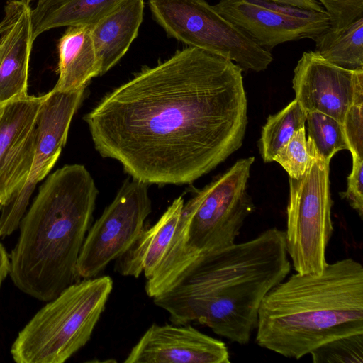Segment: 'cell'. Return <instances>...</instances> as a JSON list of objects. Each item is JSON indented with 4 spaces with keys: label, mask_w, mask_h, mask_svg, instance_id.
I'll use <instances>...</instances> for the list:
<instances>
[{
    "label": "cell",
    "mask_w": 363,
    "mask_h": 363,
    "mask_svg": "<svg viewBox=\"0 0 363 363\" xmlns=\"http://www.w3.org/2000/svg\"><path fill=\"white\" fill-rule=\"evenodd\" d=\"M10 267V256L4 245L0 242V287L9 274Z\"/></svg>",
    "instance_id": "obj_29"
},
{
    "label": "cell",
    "mask_w": 363,
    "mask_h": 363,
    "mask_svg": "<svg viewBox=\"0 0 363 363\" xmlns=\"http://www.w3.org/2000/svg\"><path fill=\"white\" fill-rule=\"evenodd\" d=\"M23 1H25L26 2L29 4V2L31 1L32 0H23Z\"/></svg>",
    "instance_id": "obj_30"
},
{
    "label": "cell",
    "mask_w": 363,
    "mask_h": 363,
    "mask_svg": "<svg viewBox=\"0 0 363 363\" xmlns=\"http://www.w3.org/2000/svg\"><path fill=\"white\" fill-rule=\"evenodd\" d=\"M342 127L352 156L363 158V104H352L349 107Z\"/></svg>",
    "instance_id": "obj_26"
},
{
    "label": "cell",
    "mask_w": 363,
    "mask_h": 363,
    "mask_svg": "<svg viewBox=\"0 0 363 363\" xmlns=\"http://www.w3.org/2000/svg\"><path fill=\"white\" fill-rule=\"evenodd\" d=\"M295 99L306 111H318L342 124L352 104L363 70L352 71L329 62L316 51L304 52L294 71Z\"/></svg>",
    "instance_id": "obj_13"
},
{
    "label": "cell",
    "mask_w": 363,
    "mask_h": 363,
    "mask_svg": "<svg viewBox=\"0 0 363 363\" xmlns=\"http://www.w3.org/2000/svg\"><path fill=\"white\" fill-rule=\"evenodd\" d=\"M213 7L268 50L288 41L314 40L330 26L327 13L269 0H220Z\"/></svg>",
    "instance_id": "obj_11"
},
{
    "label": "cell",
    "mask_w": 363,
    "mask_h": 363,
    "mask_svg": "<svg viewBox=\"0 0 363 363\" xmlns=\"http://www.w3.org/2000/svg\"><path fill=\"white\" fill-rule=\"evenodd\" d=\"M313 363H362L363 333L341 337L313 350Z\"/></svg>",
    "instance_id": "obj_23"
},
{
    "label": "cell",
    "mask_w": 363,
    "mask_h": 363,
    "mask_svg": "<svg viewBox=\"0 0 363 363\" xmlns=\"http://www.w3.org/2000/svg\"><path fill=\"white\" fill-rule=\"evenodd\" d=\"M144 0H125L90 26L102 75L124 56L138 35L143 22Z\"/></svg>",
    "instance_id": "obj_17"
},
{
    "label": "cell",
    "mask_w": 363,
    "mask_h": 363,
    "mask_svg": "<svg viewBox=\"0 0 363 363\" xmlns=\"http://www.w3.org/2000/svg\"><path fill=\"white\" fill-rule=\"evenodd\" d=\"M363 158L352 156V169L347 177L346 191L341 196L346 199L361 220L363 218Z\"/></svg>",
    "instance_id": "obj_27"
},
{
    "label": "cell",
    "mask_w": 363,
    "mask_h": 363,
    "mask_svg": "<svg viewBox=\"0 0 363 363\" xmlns=\"http://www.w3.org/2000/svg\"><path fill=\"white\" fill-rule=\"evenodd\" d=\"M221 340L189 324L153 323L132 347L125 363H229Z\"/></svg>",
    "instance_id": "obj_14"
},
{
    "label": "cell",
    "mask_w": 363,
    "mask_h": 363,
    "mask_svg": "<svg viewBox=\"0 0 363 363\" xmlns=\"http://www.w3.org/2000/svg\"><path fill=\"white\" fill-rule=\"evenodd\" d=\"M59 74L52 90L74 91L85 88L100 75L101 65L91 38L90 26H68L57 44Z\"/></svg>",
    "instance_id": "obj_18"
},
{
    "label": "cell",
    "mask_w": 363,
    "mask_h": 363,
    "mask_svg": "<svg viewBox=\"0 0 363 363\" xmlns=\"http://www.w3.org/2000/svg\"><path fill=\"white\" fill-rule=\"evenodd\" d=\"M97 194L84 165L67 164L47 177L20 222L9 255V276L21 291L48 302L80 280L77 264Z\"/></svg>",
    "instance_id": "obj_3"
},
{
    "label": "cell",
    "mask_w": 363,
    "mask_h": 363,
    "mask_svg": "<svg viewBox=\"0 0 363 363\" xmlns=\"http://www.w3.org/2000/svg\"><path fill=\"white\" fill-rule=\"evenodd\" d=\"M279 4L303 9L326 13L323 6L316 0H269Z\"/></svg>",
    "instance_id": "obj_28"
},
{
    "label": "cell",
    "mask_w": 363,
    "mask_h": 363,
    "mask_svg": "<svg viewBox=\"0 0 363 363\" xmlns=\"http://www.w3.org/2000/svg\"><path fill=\"white\" fill-rule=\"evenodd\" d=\"M307 147L308 152L329 162L338 151L348 150L342 124L318 111L307 112Z\"/></svg>",
    "instance_id": "obj_22"
},
{
    "label": "cell",
    "mask_w": 363,
    "mask_h": 363,
    "mask_svg": "<svg viewBox=\"0 0 363 363\" xmlns=\"http://www.w3.org/2000/svg\"><path fill=\"white\" fill-rule=\"evenodd\" d=\"M184 201L176 199L159 220L143 228L130 248L115 260L114 271L125 277L150 278L164 257L177 229Z\"/></svg>",
    "instance_id": "obj_16"
},
{
    "label": "cell",
    "mask_w": 363,
    "mask_h": 363,
    "mask_svg": "<svg viewBox=\"0 0 363 363\" xmlns=\"http://www.w3.org/2000/svg\"><path fill=\"white\" fill-rule=\"evenodd\" d=\"M84 88L46 94L38 119V138L33 162L21 191L1 209L0 238L11 235L18 227L37 184L50 172L65 145L71 121L79 108Z\"/></svg>",
    "instance_id": "obj_10"
},
{
    "label": "cell",
    "mask_w": 363,
    "mask_h": 363,
    "mask_svg": "<svg viewBox=\"0 0 363 363\" xmlns=\"http://www.w3.org/2000/svg\"><path fill=\"white\" fill-rule=\"evenodd\" d=\"M306 138V128L298 130L281 147L273 161L278 162L287 172L290 178H298L305 172L309 163Z\"/></svg>",
    "instance_id": "obj_24"
},
{
    "label": "cell",
    "mask_w": 363,
    "mask_h": 363,
    "mask_svg": "<svg viewBox=\"0 0 363 363\" xmlns=\"http://www.w3.org/2000/svg\"><path fill=\"white\" fill-rule=\"evenodd\" d=\"M151 211L147 184L126 179L86 234L77 264L80 279L97 277L124 254L145 228Z\"/></svg>",
    "instance_id": "obj_9"
},
{
    "label": "cell",
    "mask_w": 363,
    "mask_h": 363,
    "mask_svg": "<svg viewBox=\"0 0 363 363\" xmlns=\"http://www.w3.org/2000/svg\"><path fill=\"white\" fill-rule=\"evenodd\" d=\"M104 275L77 281L41 308L11 347L17 363H63L90 340L113 289Z\"/></svg>",
    "instance_id": "obj_6"
},
{
    "label": "cell",
    "mask_w": 363,
    "mask_h": 363,
    "mask_svg": "<svg viewBox=\"0 0 363 363\" xmlns=\"http://www.w3.org/2000/svg\"><path fill=\"white\" fill-rule=\"evenodd\" d=\"M300 177H289L285 241L294 270L320 273L328 264L325 252L334 231L331 219L330 163L309 153Z\"/></svg>",
    "instance_id": "obj_8"
},
{
    "label": "cell",
    "mask_w": 363,
    "mask_h": 363,
    "mask_svg": "<svg viewBox=\"0 0 363 363\" xmlns=\"http://www.w3.org/2000/svg\"><path fill=\"white\" fill-rule=\"evenodd\" d=\"M307 112L296 99L276 114L269 116L262 128L259 150L265 162L274 156L298 130L305 128Z\"/></svg>",
    "instance_id": "obj_21"
},
{
    "label": "cell",
    "mask_w": 363,
    "mask_h": 363,
    "mask_svg": "<svg viewBox=\"0 0 363 363\" xmlns=\"http://www.w3.org/2000/svg\"><path fill=\"white\" fill-rule=\"evenodd\" d=\"M242 69L196 48L142 69L84 116L96 150L148 184L191 183L242 145Z\"/></svg>",
    "instance_id": "obj_1"
},
{
    "label": "cell",
    "mask_w": 363,
    "mask_h": 363,
    "mask_svg": "<svg viewBox=\"0 0 363 363\" xmlns=\"http://www.w3.org/2000/svg\"><path fill=\"white\" fill-rule=\"evenodd\" d=\"M255 158L238 160L186 203L167 252L147 279V295L169 289L200 259L235 243L255 206L247 191Z\"/></svg>",
    "instance_id": "obj_5"
},
{
    "label": "cell",
    "mask_w": 363,
    "mask_h": 363,
    "mask_svg": "<svg viewBox=\"0 0 363 363\" xmlns=\"http://www.w3.org/2000/svg\"><path fill=\"white\" fill-rule=\"evenodd\" d=\"M291 268L284 230L269 228L204 257L153 302L169 313L172 324L196 322L246 345L263 299Z\"/></svg>",
    "instance_id": "obj_2"
},
{
    "label": "cell",
    "mask_w": 363,
    "mask_h": 363,
    "mask_svg": "<svg viewBox=\"0 0 363 363\" xmlns=\"http://www.w3.org/2000/svg\"><path fill=\"white\" fill-rule=\"evenodd\" d=\"M148 6L167 35L188 47L229 59L242 70L263 71L273 60L268 50L205 0H148Z\"/></svg>",
    "instance_id": "obj_7"
},
{
    "label": "cell",
    "mask_w": 363,
    "mask_h": 363,
    "mask_svg": "<svg viewBox=\"0 0 363 363\" xmlns=\"http://www.w3.org/2000/svg\"><path fill=\"white\" fill-rule=\"evenodd\" d=\"M46 94L0 104V210L24 186L34 160L39 112Z\"/></svg>",
    "instance_id": "obj_12"
},
{
    "label": "cell",
    "mask_w": 363,
    "mask_h": 363,
    "mask_svg": "<svg viewBox=\"0 0 363 363\" xmlns=\"http://www.w3.org/2000/svg\"><path fill=\"white\" fill-rule=\"evenodd\" d=\"M256 342L299 359L335 339L363 333V267L345 258L320 273L291 274L259 310Z\"/></svg>",
    "instance_id": "obj_4"
},
{
    "label": "cell",
    "mask_w": 363,
    "mask_h": 363,
    "mask_svg": "<svg viewBox=\"0 0 363 363\" xmlns=\"http://www.w3.org/2000/svg\"><path fill=\"white\" fill-rule=\"evenodd\" d=\"M31 8L23 0H7L0 21V104L28 95L33 39Z\"/></svg>",
    "instance_id": "obj_15"
},
{
    "label": "cell",
    "mask_w": 363,
    "mask_h": 363,
    "mask_svg": "<svg viewBox=\"0 0 363 363\" xmlns=\"http://www.w3.org/2000/svg\"><path fill=\"white\" fill-rule=\"evenodd\" d=\"M330 18L329 29L337 30L362 17L363 0H319Z\"/></svg>",
    "instance_id": "obj_25"
},
{
    "label": "cell",
    "mask_w": 363,
    "mask_h": 363,
    "mask_svg": "<svg viewBox=\"0 0 363 363\" xmlns=\"http://www.w3.org/2000/svg\"><path fill=\"white\" fill-rule=\"evenodd\" d=\"M125 0H38L31 10L33 39L62 26H91Z\"/></svg>",
    "instance_id": "obj_19"
},
{
    "label": "cell",
    "mask_w": 363,
    "mask_h": 363,
    "mask_svg": "<svg viewBox=\"0 0 363 363\" xmlns=\"http://www.w3.org/2000/svg\"><path fill=\"white\" fill-rule=\"evenodd\" d=\"M313 40L315 51L329 62L348 70H363V16L342 28H328Z\"/></svg>",
    "instance_id": "obj_20"
}]
</instances>
